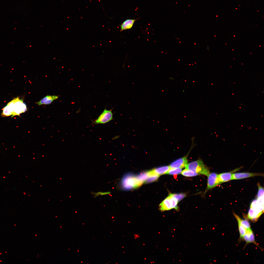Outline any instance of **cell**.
Segmentation results:
<instances>
[{
	"instance_id": "obj_1",
	"label": "cell",
	"mask_w": 264,
	"mask_h": 264,
	"mask_svg": "<svg viewBox=\"0 0 264 264\" xmlns=\"http://www.w3.org/2000/svg\"><path fill=\"white\" fill-rule=\"evenodd\" d=\"M7 105L11 112L12 117L19 116L21 114L25 112L27 110V105L23 102V100L20 99L18 97L14 99Z\"/></svg>"
},
{
	"instance_id": "obj_2",
	"label": "cell",
	"mask_w": 264,
	"mask_h": 264,
	"mask_svg": "<svg viewBox=\"0 0 264 264\" xmlns=\"http://www.w3.org/2000/svg\"><path fill=\"white\" fill-rule=\"evenodd\" d=\"M141 185L137 180L136 176L131 174L125 175L122 179L121 183V188L125 190L136 188Z\"/></svg>"
},
{
	"instance_id": "obj_3",
	"label": "cell",
	"mask_w": 264,
	"mask_h": 264,
	"mask_svg": "<svg viewBox=\"0 0 264 264\" xmlns=\"http://www.w3.org/2000/svg\"><path fill=\"white\" fill-rule=\"evenodd\" d=\"M185 168L194 171L199 174L208 176L209 174V169L199 159L188 164Z\"/></svg>"
},
{
	"instance_id": "obj_4",
	"label": "cell",
	"mask_w": 264,
	"mask_h": 264,
	"mask_svg": "<svg viewBox=\"0 0 264 264\" xmlns=\"http://www.w3.org/2000/svg\"><path fill=\"white\" fill-rule=\"evenodd\" d=\"M112 110V109L108 110L105 108L98 118L92 121V124H104L113 120Z\"/></svg>"
},
{
	"instance_id": "obj_5",
	"label": "cell",
	"mask_w": 264,
	"mask_h": 264,
	"mask_svg": "<svg viewBox=\"0 0 264 264\" xmlns=\"http://www.w3.org/2000/svg\"><path fill=\"white\" fill-rule=\"evenodd\" d=\"M208 176L207 191L220 184L218 174L215 173H210Z\"/></svg>"
},
{
	"instance_id": "obj_6",
	"label": "cell",
	"mask_w": 264,
	"mask_h": 264,
	"mask_svg": "<svg viewBox=\"0 0 264 264\" xmlns=\"http://www.w3.org/2000/svg\"><path fill=\"white\" fill-rule=\"evenodd\" d=\"M257 176H264L262 173L241 172L233 173L232 176V180L245 179Z\"/></svg>"
},
{
	"instance_id": "obj_7",
	"label": "cell",
	"mask_w": 264,
	"mask_h": 264,
	"mask_svg": "<svg viewBox=\"0 0 264 264\" xmlns=\"http://www.w3.org/2000/svg\"><path fill=\"white\" fill-rule=\"evenodd\" d=\"M242 167L236 168L229 172L223 173L218 174L220 184L232 180L233 174L242 168Z\"/></svg>"
},
{
	"instance_id": "obj_8",
	"label": "cell",
	"mask_w": 264,
	"mask_h": 264,
	"mask_svg": "<svg viewBox=\"0 0 264 264\" xmlns=\"http://www.w3.org/2000/svg\"><path fill=\"white\" fill-rule=\"evenodd\" d=\"M159 208L161 211L170 210L173 209L171 194L164 200L159 205Z\"/></svg>"
},
{
	"instance_id": "obj_9",
	"label": "cell",
	"mask_w": 264,
	"mask_h": 264,
	"mask_svg": "<svg viewBox=\"0 0 264 264\" xmlns=\"http://www.w3.org/2000/svg\"><path fill=\"white\" fill-rule=\"evenodd\" d=\"M188 154L178 159L172 163L169 166L171 168H182L185 167L188 163Z\"/></svg>"
},
{
	"instance_id": "obj_10",
	"label": "cell",
	"mask_w": 264,
	"mask_h": 264,
	"mask_svg": "<svg viewBox=\"0 0 264 264\" xmlns=\"http://www.w3.org/2000/svg\"><path fill=\"white\" fill-rule=\"evenodd\" d=\"M139 18L136 19H128L125 20L120 25V32L131 29L133 26L135 22Z\"/></svg>"
},
{
	"instance_id": "obj_11",
	"label": "cell",
	"mask_w": 264,
	"mask_h": 264,
	"mask_svg": "<svg viewBox=\"0 0 264 264\" xmlns=\"http://www.w3.org/2000/svg\"><path fill=\"white\" fill-rule=\"evenodd\" d=\"M59 98L58 96L47 95L39 101L36 103L38 106L42 105H48L51 104L54 100Z\"/></svg>"
},
{
	"instance_id": "obj_12",
	"label": "cell",
	"mask_w": 264,
	"mask_h": 264,
	"mask_svg": "<svg viewBox=\"0 0 264 264\" xmlns=\"http://www.w3.org/2000/svg\"><path fill=\"white\" fill-rule=\"evenodd\" d=\"M242 239H243L247 243H253L258 246L255 241L253 232L251 228L247 230L246 234Z\"/></svg>"
},
{
	"instance_id": "obj_13",
	"label": "cell",
	"mask_w": 264,
	"mask_h": 264,
	"mask_svg": "<svg viewBox=\"0 0 264 264\" xmlns=\"http://www.w3.org/2000/svg\"><path fill=\"white\" fill-rule=\"evenodd\" d=\"M170 168L169 166H165L158 167L151 171L153 174L160 176L166 174Z\"/></svg>"
},
{
	"instance_id": "obj_14",
	"label": "cell",
	"mask_w": 264,
	"mask_h": 264,
	"mask_svg": "<svg viewBox=\"0 0 264 264\" xmlns=\"http://www.w3.org/2000/svg\"><path fill=\"white\" fill-rule=\"evenodd\" d=\"M233 215L236 219L237 222L239 223L247 230L251 228V226L249 222L246 220H243L238 215L234 213Z\"/></svg>"
},
{
	"instance_id": "obj_15",
	"label": "cell",
	"mask_w": 264,
	"mask_h": 264,
	"mask_svg": "<svg viewBox=\"0 0 264 264\" xmlns=\"http://www.w3.org/2000/svg\"><path fill=\"white\" fill-rule=\"evenodd\" d=\"M148 176V172H147L140 173L136 176V177L138 182L142 185L145 182Z\"/></svg>"
},
{
	"instance_id": "obj_16",
	"label": "cell",
	"mask_w": 264,
	"mask_h": 264,
	"mask_svg": "<svg viewBox=\"0 0 264 264\" xmlns=\"http://www.w3.org/2000/svg\"><path fill=\"white\" fill-rule=\"evenodd\" d=\"M181 173L183 175L188 177L196 176L199 174L194 171L186 168L182 171Z\"/></svg>"
},
{
	"instance_id": "obj_17",
	"label": "cell",
	"mask_w": 264,
	"mask_h": 264,
	"mask_svg": "<svg viewBox=\"0 0 264 264\" xmlns=\"http://www.w3.org/2000/svg\"><path fill=\"white\" fill-rule=\"evenodd\" d=\"M181 168H170L166 174L170 175H176L181 173L182 172Z\"/></svg>"
},
{
	"instance_id": "obj_18",
	"label": "cell",
	"mask_w": 264,
	"mask_h": 264,
	"mask_svg": "<svg viewBox=\"0 0 264 264\" xmlns=\"http://www.w3.org/2000/svg\"><path fill=\"white\" fill-rule=\"evenodd\" d=\"M238 229L240 235V238L242 239L243 236L246 234L247 230L239 223L238 222Z\"/></svg>"
},
{
	"instance_id": "obj_19",
	"label": "cell",
	"mask_w": 264,
	"mask_h": 264,
	"mask_svg": "<svg viewBox=\"0 0 264 264\" xmlns=\"http://www.w3.org/2000/svg\"><path fill=\"white\" fill-rule=\"evenodd\" d=\"M160 176L157 175L153 174L149 175L146 180L145 182L146 183H149L153 182L156 180Z\"/></svg>"
},
{
	"instance_id": "obj_20",
	"label": "cell",
	"mask_w": 264,
	"mask_h": 264,
	"mask_svg": "<svg viewBox=\"0 0 264 264\" xmlns=\"http://www.w3.org/2000/svg\"><path fill=\"white\" fill-rule=\"evenodd\" d=\"M1 115L3 117H8L11 115V112L7 105L2 109Z\"/></svg>"
},
{
	"instance_id": "obj_21",
	"label": "cell",
	"mask_w": 264,
	"mask_h": 264,
	"mask_svg": "<svg viewBox=\"0 0 264 264\" xmlns=\"http://www.w3.org/2000/svg\"><path fill=\"white\" fill-rule=\"evenodd\" d=\"M172 194L173 196L177 199L178 202L186 196L185 194L183 193Z\"/></svg>"
}]
</instances>
